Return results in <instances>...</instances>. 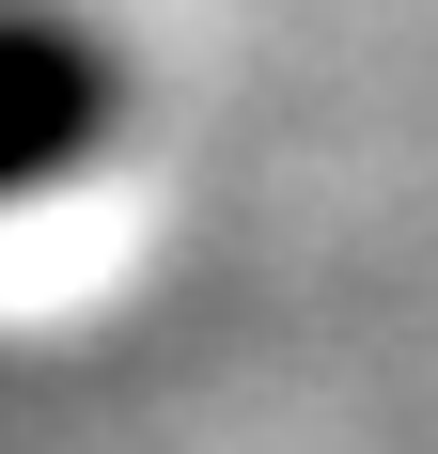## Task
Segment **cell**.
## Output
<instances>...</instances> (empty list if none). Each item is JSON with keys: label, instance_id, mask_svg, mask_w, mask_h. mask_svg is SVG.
<instances>
[{"label": "cell", "instance_id": "1", "mask_svg": "<svg viewBox=\"0 0 438 454\" xmlns=\"http://www.w3.org/2000/svg\"><path fill=\"white\" fill-rule=\"evenodd\" d=\"M110 63H94L79 32H47V16H0V204L47 173H79L94 141H110Z\"/></svg>", "mask_w": 438, "mask_h": 454}]
</instances>
